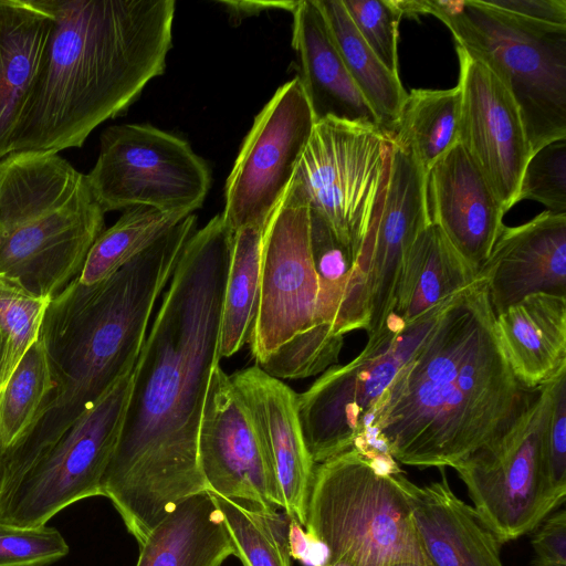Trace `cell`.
Returning a JSON list of instances; mask_svg holds the SVG:
<instances>
[{
	"instance_id": "1",
	"label": "cell",
	"mask_w": 566,
	"mask_h": 566,
	"mask_svg": "<svg viewBox=\"0 0 566 566\" xmlns=\"http://www.w3.org/2000/svg\"><path fill=\"white\" fill-rule=\"evenodd\" d=\"M233 235L221 213L191 235L134 367L122 432L101 490L139 545L181 501L209 491L198 433L210 375L220 360Z\"/></svg>"
},
{
	"instance_id": "2",
	"label": "cell",
	"mask_w": 566,
	"mask_h": 566,
	"mask_svg": "<svg viewBox=\"0 0 566 566\" xmlns=\"http://www.w3.org/2000/svg\"><path fill=\"white\" fill-rule=\"evenodd\" d=\"M541 388L514 376L479 275L443 307L353 447L411 467L453 468L507 431Z\"/></svg>"
},
{
	"instance_id": "3",
	"label": "cell",
	"mask_w": 566,
	"mask_h": 566,
	"mask_svg": "<svg viewBox=\"0 0 566 566\" xmlns=\"http://www.w3.org/2000/svg\"><path fill=\"white\" fill-rule=\"evenodd\" d=\"M52 19L10 154L82 147L161 75L174 0H40Z\"/></svg>"
},
{
	"instance_id": "4",
	"label": "cell",
	"mask_w": 566,
	"mask_h": 566,
	"mask_svg": "<svg viewBox=\"0 0 566 566\" xmlns=\"http://www.w3.org/2000/svg\"><path fill=\"white\" fill-rule=\"evenodd\" d=\"M185 247L168 232L106 280L78 277L51 298L39 338L54 388L25 434L0 457V499L70 427L132 371L155 304Z\"/></svg>"
},
{
	"instance_id": "5",
	"label": "cell",
	"mask_w": 566,
	"mask_h": 566,
	"mask_svg": "<svg viewBox=\"0 0 566 566\" xmlns=\"http://www.w3.org/2000/svg\"><path fill=\"white\" fill-rule=\"evenodd\" d=\"M86 175L57 153L0 159V275L53 298L77 279L104 231Z\"/></svg>"
},
{
	"instance_id": "6",
	"label": "cell",
	"mask_w": 566,
	"mask_h": 566,
	"mask_svg": "<svg viewBox=\"0 0 566 566\" xmlns=\"http://www.w3.org/2000/svg\"><path fill=\"white\" fill-rule=\"evenodd\" d=\"M402 17L432 14L515 101L532 153L566 138V27L526 20L484 0H398Z\"/></svg>"
},
{
	"instance_id": "7",
	"label": "cell",
	"mask_w": 566,
	"mask_h": 566,
	"mask_svg": "<svg viewBox=\"0 0 566 566\" xmlns=\"http://www.w3.org/2000/svg\"><path fill=\"white\" fill-rule=\"evenodd\" d=\"M399 471L394 459H369L355 448L315 468L305 531L326 547L327 560L429 566L408 499L396 479Z\"/></svg>"
},
{
	"instance_id": "8",
	"label": "cell",
	"mask_w": 566,
	"mask_h": 566,
	"mask_svg": "<svg viewBox=\"0 0 566 566\" xmlns=\"http://www.w3.org/2000/svg\"><path fill=\"white\" fill-rule=\"evenodd\" d=\"M391 142L377 126L332 117L315 123L293 180L310 212L356 259L382 200Z\"/></svg>"
},
{
	"instance_id": "9",
	"label": "cell",
	"mask_w": 566,
	"mask_h": 566,
	"mask_svg": "<svg viewBox=\"0 0 566 566\" xmlns=\"http://www.w3.org/2000/svg\"><path fill=\"white\" fill-rule=\"evenodd\" d=\"M453 296L408 324L391 317L353 360L329 367L297 395L303 440L315 464L353 448L376 401Z\"/></svg>"
},
{
	"instance_id": "10",
	"label": "cell",
	"mask_w": 566,
	"mask_h": 566,
	"mask_svg": "<svg viewBox=\"0 0 566 566\" xmlns=\"http://www.w3.org/2000/svg\"><path fill=\"white\" fill-rule=\"evenodd\" d=\"M429 223L427 174L391 142L384 197L355 259L333 326L337 334L365 329L370 338L382 329L394 314L407 254Z\"/></svg>"
},
{
	"instance_id": "11",
	"label": "cell",
	"mask_w": 566,
	"mask_h": 566,
	"mask_svg": "<svg viewBox=\"0 0 566 566\" xmlns=\"http://www.w3.org/2000/svg\"><path fill=\"white\" fill-rule=\"evenodd\" d=\"M86 175L104 212L148 207L191 214L211 185L207 164L182 138L148 124L109 126Z\"/></svg>"
},
{
	"instance_id": "12",
	"label": "cell",
	"mask_w": 566,
	"mask_h": 566,
	"mask_svg": "<svg viewBox=\"0 0 566 566\" xmlns=\"http://www.w3.org/2000/svg\"><path fill=\"white\" fill-rule=\"evenodd\" d=\"M554 380L542 386L507 431L453 467L474 510L501 544L530 533L558 506L545 455Z\"/></svg>"
},
{
	"instance_id": "13",
	"label": "cell",
	"mask_w": 566,
	"mask_h": 566,
	"mask_svg": "<svg viewBox=\"0 0 566 566\" xmlns=\"http://www.w3.org/2000/svg\"><path fill=\"white\" fill-rule=\"evenodd\" d=\"M133 371L91 406L0 499V521L40 526L70 504L102 495V479L119 440Z\"/></svg>"
},
{
	"instance_id": "14",
	"label": "cell",
	"mask_w": 566,
	"mask_h": 566,
	"mask_svg": "<svg viewBox=\"0 0 566 566\" xmlns=\"http://www.w3.org/2000/svg\"><path fill=\"white\" fill-rule=\"evenodd\" d=\"M316 119L295 76L280 86L256 115L226 181V224L264 230L287 191Z\"/></svg>"
},
{
	"instance_id": "15",
	"label": "cell",
	"mask_w": 566,
	"mask_h": 566,
	"mask_svg": "<svg viewBox=\"0 0 566 566\" xmlns=\"http://www.w3.org/2000/svg\"><path fill=\"white\" fill-rule=\"evenodd\" d=\"M317 291L310 209L292 180L263 231L260 301L249 343L255 365L316 325Z\"/></svg>"
},
{
	"instance_id": "16",
	"label": "cell",
	"mask_w": 566,
	"mask_h": 566,
	"mask_svg": "<svg viewBox=\"0 0 566 566\" xmlns=\"http://www.w3.org/2000/svg\"><path fill=\"white\" fill-rule=\"evenodd\" d=\"M198 458L211 493L250 506L284 502L268 448L228 374L214 366L206 394Z\"/></svg>"
},
{
	"instance_id": "17",
	"label": "cell",
	"mask_w": 566,
	"mask_h": 566,
	"mask_svg": "<svg viewBox=\"0 0 566 566\" xmlns=\"http://www.w3.org/2000/svg\"><path fill=\"white\" fill-rule=\"evenodd\" d=\"M462 93L459 143L506 212L517 203L524 168L532 155L518 107L480 60L455 45Z\"/></svg>"
},
{
	"instance_id": "18",
	"label": "cell",
	"mask_w": 566,
	"mask_h": 566,
	"mask_svg": "<svg viewBox=\"0 0 566 566\" xmlns=\"http://www.w3.org/2000/svg\"><path fill=\"white\" fill-rule=\"evenodd\" d=\"M478 275L495 316L526 296L566 297V213L544 211L505 227Z\"/></svg>"
},
{
	"instance_id": "19",
	"label": "cell",
	"mask_w": 566,
	"mask_h": 566,
	"mask_svg": "<svg viewBox=\"0 0 566 566\" xmlns=\"http://www.w3.org/2000/svg\"><path fill=\"white\" fill-rule=\"evenodd\" d=\"M430 222L479 274L500 233L505 211L459 143L427 175Z\"/></svg>"
},
{
	"instance_id": "20",
	"label": "cell",
	"mask_w": 566,
	"mask_h": 566,
	"mask_svg": "<svg viewBox=\"0 0 566 566\" xmlns=\"http://www.w3.org/2000/svg\"><path fill=\"white\" fill-rule=\"evenodd\" d=\"M271 455L284 513L306 524V509L315 463L305 447L297 417V395L259 366L230 376Z\"/></svg>"
},
{
	"instance_id": "21",
	"label": "cell",
	"mask_w": 566,
	"mask_h": 566,
	"mask_svg": "<svg viewBox=\"0 0 566 566\" xmlns=\"http://www.w3.org/2000/svg\"><path fill=\"white\" fill-rule=\"evenodd\" d=\"M396 479L403 490L412 524L429 566H503L501 543L473 506L465 504L442 479L424 486L400 471Z\"/></svg>"
},
{
	"instance_id": "22",
	"label": "cell",
	"mask_w": 566,
	"mask_h": 566,
	"mask_svg": "<svg viewBox=\"0 0 566 566\" xmlns=\"http://www.w3.org/2000/svg\"><path fill=\"white\" fill-rule=\"evenodd\" d=\"M292 14V45L301 66L297 76L316 122L332 117L379 127L346 69L317 0H301Z\"/></svg>"
},
{
	"instance_id": "23",
	"label": "cell",
	"mask_w": 566,
	"mask_h": 566,
	"mask_svg": "<svg viewBox=\"0 0 566 566\" xmlns=\"http://www.w3.org/2000/svg\"><path fill=\"white\" fill-rule=\"evenodd\" d=\"M495 331L516 379L539 388L566 371V297L533 294L495 316Z\"/></svg>"
},
{
	"instance_id": "24",
	"label": "cell",
	"mask_w": 566,
	"mask_h": 566,
	"mask_svg": "<svg viewBox=\"0 0 566 566\" xmlns=\"http://www.w3.org/2000/svg\"><path fill=\"white\" fill-rule=\"evenodd\" d=\"M52 19L40 0H0V159L38 75Z\"/></svg>"
},
{
	"instance_id": "25",
	"label": "cell",
	"mask_w": 566,
	"mask_h": 566,
	"mask_svg": "<svg viewBox=\"0 0 566 566\" xmlns=\"http://www.w3.org/2000/svg\"><path fill=\"white\" fill-rule=\"evenodd\" d=\"M235 549L210 491L181 501L140 545L136 566H220Z\"/></svg>"
},
{
	"instance_id": "26",
	"label": "cell",
	"mask_w": 566,
	"mask_h": 566,
	"mask_svg": "<svg viewBox=\"0 0 566 566\" xmlns=\"http://www.w3.org/2000/svg\"><path fill=\"white\" fill-rule=\"evenodd\" d=\"M479 275L434 223L412 243L397 287L392 316L410 323L471 285Z\"/></svg>"
},
{
	"instance_id": "27",
	"label": "cell",
	"mask_w": 566,
	"mask_h": 566,
	"mask_svg": "<svg viewBox=\"0 0 566 566\" xmlns=\"http://www.w3.org/2000/svg\"><path fill=\"white\" fill-rule=\"evenodd\" d=\"M317 3L348 73L388 136L407 97L399 75L388 70L364 41L342 0Z\"/></svg>"
},
{
	"instance_id": "28",
	"label": "cell",
	"mask_w": 566,
	"mask_h": 566,
	"mask_svg": "<svg viewBox=\"0 0 566 566\" xmlns=\"http://www.w3.org/2000/svg\"><path fill=\"white\" fill-rule=\"evenodd\" d=\"M462 93L448 90H412L407 93L389 139L408 149L428 175L432 166L459 144Z\"/></svg>"
},
{
	"instance_id": "29",
	"label": "cell",
	"mask_w": 566,
	"mask_h": 566,
	"mask_svg": "<svg viewBox=\"0 0 566 566\" xmlns=\"http://www.w3.org/2000/svg\"><path fill=\"white\" fill-rule=\"evenodd\" d=\"M263 231L249 226L233 235L223 294L220 358L232 356L251 340L260 301Z\"/></svg>"
},
{
	"instance_id": "30",
	"label": "cell",
	"mask_w": 566,
	"mask_h": 566,
	"mask_svg": "<svg viewBox=\"0 0 566 566\" xmlns=\"http://www.w3.org/2000/svg\"><path fill=\"white\" fill-rule=\"evenodd\" d=\"M187 216L148 207L124 210L119 219L104 229L93 243L78 281L93 285L106 280Z\"/></svg>"
},
{
	"instance_id": "31",
	"label": "cell",
	"mask_w": 566,
	"mask_h": 566,
	"mask_svg": "<svg viewBox=\"0 0 566 566\" xmlns=\"http://www.w3.org/2000/svg\"><path fill=\"white\" fill-rule=\"evenodd\" d=\"M213 496L243 566H291V518L285 513Z\"/></svg>"
},
{
	"instance_id": "32",
	"label": "cell",
	"mask_w": 566,
	"mask_h": 566,
	"mask_svg": "<svg viewBox=\"0 0 566 566\" xmlns=\"http://www.w3.org/2000/svg\"><path fill=\"white\" fill-rule=\"evenodd\" d=\"M53 388L46 353L38 337L0 389V457L30 429Z\"/></svg>"
},
{
	"instance_id": "33",
	"label": "cell",
	"mask_w": 566,
	"mask_h": 566,
	"mask_svg": "<svg viewBox=\"0 0 566 566\" xmlns=\"http://www.w3.org/2000/svg\"><path fill=\"white\" fill-rule=\"evenodd\" d=\"M310 237L317 277L316 324L333 327L355 258L329 228L310 212Z\"/></svg>"
},
{
	"instance_id": "34",
	"label": "cell",
	"mask_w": 566,
	"mask_h": 566,
	"mask_svg": "<svg viewBox=\"0 0 566 566\" xmlns=\"http://www.w3.org/2000/svg\"><path fill=\"white\" fill-rule=\"evenodd\" d=\"M344 335L316 324L268 356L259 366L277 379H301L324 373L338 361Z\"/></svg>"
},
{
	"instance_id": "35",
	"label": "cell",
	"mask_w": 566,
	"mask_h": 566,
	"mask_svg": "<svg viewBox=\"0 0 566 566\" xmlns=\"http://www.w3.org/2000/svg\"><path fill=\"white\" fill-rule=\"evenodd\" d=\"M50 301L0 275V334L6 344V381L38 339Z\"/></svg>"
},
{
	"instance_id": "36",
	"label": "cell",
	"mask_w": 566,
	"mask_h": 566,
	"mask_svg": "<svg viewBox=\"0 0 566 566\" xmlns=\"http://www.w3.org/2000/svg\"><path fill=\"white\" fill-rule=\"evenodd\" d=\"M530 199L553 213H566V138L532 153L522 175L517 202Z\"/></svg>"
},
{
	"instance_id": "37",
	"label": "cell",
	"mask_w": 566,
	"mask_h": 566,
	"mask_svg": "<svg viewBox=\"0 0 566 566\" xmlns=\"http://www.w3.org/2000/svg\"><path fill=\"white\" fill-rule=\"evenodd\" d=\"M352 22L377 57L398 73V29L402 18L397 0H342Z\"/></svg>"
},
{
	"instance_id": "38",
	"label": "cell",
	"mask_w": 566,
	"mask_h": 566,
	"mask_svg": "<svg viewBox=\"0 0 566 566\" xmlns=\"http://www.w3.org/2000/svg\"><path fill=\"white\" fill-rule=\"evenodd\" d=\"M69 549L54 527H22L0 521V566H46L63 558Z\"/></svg>"
},
{
	"instance_id": "39",
	"label": "cell",
	"mask_w": 566,
	"mask_h": 566,
	"mask_svg": "<svg viewBox=\"0 0 566 566\" xmlns=\"http://www.w3.org/2000/svg\"><path fill=\"white\" fill-rule=\"evenodd\" d=\"M545 455L551 493L559 505L566 495V371L554 380L552 408L545 430Z\"/></svg>"
},
{
	"instance_id": "40",
	"label": "cell",
	"mask_w": 566,
	"mask_h": 566,
	"mask_svg": "<svg viewBox=\"0 0 566 566\" xmlns=\"http://www.w3.org/2000/svg\"><path fill=\"white\" fill-rule=\"evenodd\" d=\"M532 566H566V513L549 516L535 533Z\"/></svg>"
},
{
	"instance_id": "41",
	"label": "cell",
	"mask_w": 566,
	"mask_h": 566,
	"mask_svg": "<svg viewBox=\"0 0 566 566\" xmlns=\"http://www.w3.org/2000/svg\"><path fill=\"white\" fill-rule=\"evenodd\" d=\"M489 6L534 22L566 27V0H484Z\"/></svg>"
},
{
	"instance_id": "42",
	"label": "cell",
	"mask_w": 566,
	"mask_h": 566,
	"mask_svg": "<svg viewBox=\"0 0 566 566\" xmlns=\"http://www.w3.org/2000/svg\"><path fill=\"white\" fill-rule=\"evenodd\" d=\"M229 12L234 20L258 15L269 10H285L293 13L300 1H217Z\"/></svg>"
},
{
	"instance_id": "43",
	"label": "cell",
	"mask_w": 566,
	"mask_h": 566,
	"mask_svg": "<svg viewBox=\"0 0 566 566\" xmlns=\"http://www.w3.org/2000/svg\"><path fill=\"white\" fill-rule=\"evenodd\" d=\"M4 367H6V344H4L3 337L0 334V389L6 384Z\"/></svg>"
},
{
	"instance_id": "44",
	"label": "cell",
	"mask_w": 566,
	"mask_h": 566,
	"mask_svg": "<svg viewBox=\"0 0 566 566\" xmlns=\"http://www.w3.org/2000/svg\"><path fill=\"white\" fill-rule=\"evenodd\" d=\"M322 566H354V564L345 558H338L334 560H327Z\"/></svg>"
},
{
	"instance_id": "45",
	"label": "cell",
	"mask_w": 566,
	"mask_h": 566,
	"mask_svg": "<svg viewBox=\"0 0 566 566\" xmlns=\"http://www.w3.org/2000/svg\"><path fill=\"white\" fill-rule=\"evenodd\" d=\"M387 566H426V565L415 563V562H397V563L389 564Z\"/></svg>"
},
{
	"instance_id": "46",
	"label": "cell",
	"mask_w": 566,
	"mask_h": 566,
	"mask_svg": "<svg viewBox=\"0 0 566 566\" xmlns=\"http://www.w3.org/2000/svg\"><path fill=\"white\" fill-rule=\"evenodd\" d=\"M0 470H1V461H0Z\"/></svg>"
}]
</instances>
